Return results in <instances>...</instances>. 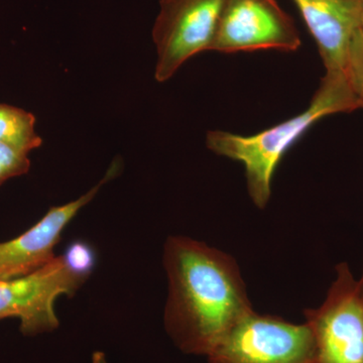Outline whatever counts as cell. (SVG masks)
<instances>
[{
  "mask_svg": "<svg viewBox=\"0 0 363 363\" xmlns=\"http://www.w3.org/2000/svg\"><path fill=\"white\" fill-rule=\"evenodd\" d=\"M344 73L353 92L363 104V30L360 28L351 39Z\"/></svg>",
  "mask_w": 363,
  "mask_h": 363,
  "instance_id": "cell-12",
  "label": "cell"
},
{
  "mask_svg": "<svg viewBox=\"0 0 363 363\" xmlns=\"http://www.w3.org/2000/svg\"><path fill=\"white\" fill-rule=\"evenodd\" d=\"M316 42L326 71H344L360 28L359 0H293Z\"/></svg>",
  "mask_w": 363,
  "mask_h": 363,
  "instance_id": "cell-9",
  "label": "cell"
},
{
  "mask_svg": "<svg viewBox=\"0 0 363 363\" xmlns=\"http://www.w3.org/2000/svg\"><path fill=\"white\" fill-rule=\"evenodd\" d=\"M315 345L307 324L253 311L207 357L208 363H314Z\"/></svg>",
  "mask_w": 363,
  "mask_h": 363,
  "instance_id": "cell-4",
  "label": "cell"
},
{
  "mask_svg": "<svg viewBox=\"0 0 363 363\" xmlns=\"http://www.w3.org/2000/svg\"><path fill=\"white\" fill-rule=\"evenodd\" d=\"M336 278L316 309H306L314 338V363H363V297L350 264L335 267Z\"/></svg>",
  "mask_w": 363,
  "mask_h": 363,
  "instance_id": "cell-3",
  "label": "cell"
},
{
  "mask_svg": "<svg viewBox=\"0 0 363 363\" xmlns=\"http://www.w3.org/2000/svg\"><path fill=\"white\" fill-rule=\"evenodd\" d=\"M30 168L28 154L0 143V186L14 177L26 175Z\"/></svg>",
  "mask_w": 363,
  "mask_h": 363,
  "instance_id": "cell-13",
  "label": "cell"
},
{
  "mask_svg": "<svg viewBox=\"0 0 363 363\" xmlns=\"http://www.w3.org/2000/svg\"><path fill=\"white\" fill-rule=\"evenodd\" d=\"M92 363H107L104 353L99 352V351L95 352L94 354H93Z\"/></svg>",
  "mask_w": 363,
  "mask_h": 363,
  "instance_id": "cell-14",
  "label": "cell"
},
{
  "mask_svg": "<svg viewBox=\"0 0 363 363\" xmlns=\"http://www.w3.org/2000/svg\"><path fill=\"white\" fill-rule=\"evenodd\" d=\"M119 171L121 162L114 161L102 180L86 194L62 206L52 207L26 233L13 240L0 242V281L28 276L51 262L64 229Z\"/></svg>",
  "mask_w": 363,
  "mask_h": 363,
  "instance_id": "cell-8",
  "label": "cell"
},
{
  "mask_svg": "<svg viewBox=\"0 0 363 363\" xmlns=\"http://www.w3.org/2000/svg\"><path fill=\"white\" fill-rule=\"evenodd\" d=\"M35 125V117L30 112L0 104V143L28 155L43 145Z\"/></svg>",
  "mask_w": 363,
  "mask_h": 363,
  "instance_id": "cell-10",
  "label": "cell"
},
{
  "mask_svg": "<svg viewBox=\"0 0 363 363\" xmlns=\"http://www.w3.org/2000/svg\"><path fill=\"white\" fill-rule=\"evenodd\" d=\"M360 6V28L363 30V0H359Z\"/></svg>",
  "mask_w": 363,
  "mask_h": 363,
  "instance_id": "cell-15",
  "label": "cell"
},
{
  "mask_svg": "<svg viewBox=\"0 0 363 363\" xmlns=\"http://www.w3.org/2000/svg\"><path fill=\"white\" fill-rule=\"evenodd\" d=\"M226 0H160L152 28L155 78L169 80L188 60L210 51Z\"/></svg>",
  "mask_w": 363,
  "mask_h": 363,
  "instance_id": "cell-5",
  "label": "cell"
},
{
  "mask_svg": "<svg viewBox=\"0 0 363 363\" xmlns=\"http://www.w3.org/2000/svg\"><path fill=\"white\" fill-rule=\"evenodd\" d=\"M301 45L295 21L277 0H226L210 51L290 52Z\"/></svg>",
  "mask_w": 363,
  "mask_h": 363,
  "instance_id": "cell-6",
  "label": "cell"
},
{
  "mask_svg": "<svg viewBox=\"0 0 363 363\" xmlns=\"http://www.w3.org/2000/svg\"><path fill=\"white\" fill-rule=\"evenodd\" d=\"M162 262L169 283L166 330L186 354L207 357L255 311L240 266L228 253L182 235L166 241Z\"/></svg>",
  "mask_w": 363,
  "mask_h": 363,
  "instance_id": "cell-1",
  "label": "cell"
},
{
  "mask_svg": "<svg viewBox=\"0 0 363 363\" xmlns=\"http://www.w3.org/2000/svg\"><path fill=\"white\" fill-rule=\"evenodd\" d=\"M358 285H359L360 292H362V295L363 297V267H362V276H360V278L358 279Z\"/></svg>",
  "mask_w": 363,
  "mask_h": 363,
  "instance_id": "cell-16",
  "label": "cell"
},
{
  "mask_svg": "<svg viewBox=\"0 0 363 363\" xmlns=\"http://www.w3.org/2000/svg\"><path fill=\"white\" fill-rule=\"evenodd\" d=\"M86 281L73 274L62 257L28 276L0 281V320L18 318L21 333L28 336L55 330L59 326L57 298L74 295Z\"/></svg>",
  "mask_w": 363,
  "mask_h": 363,
  "instance_id": "cell-7",
  "label": "cell"
},
{
  "mask_svg": "<svg viewBox=\"0 0 363 363\" xmlns=\"http://www.w3.org/2000/svg\"><path fill=\"white\" fill-rule=\"evenodd\" d=\"M363 108L344 71H326L309 107L302 113L257 135H240L224 130L208 131V149L245 166L250 199L259 209L267 207L272 181L286 152L324 117Z\"/></svg>",
  "mask_w": 363,
  "mask_h": 363,
  "instance_id": "cell-2",
  "label": "cell"
},
{
  "mask_svg": "<svg viewBox=\"0 0 363 363\" xmlns=\"http://www.w3.org/2000/svg\"><path fill=\"white\" fill-rule=\"evenodd\" d=\"M62 257L69 269L83 279H87L96 267V252L87 241H71Z\"/></svg>",
  "mask_w": 363,
  "mask_h": 363,
  "instance_id": "cell-11",
  "label": "cell"
}]
</instances>
